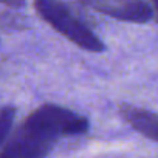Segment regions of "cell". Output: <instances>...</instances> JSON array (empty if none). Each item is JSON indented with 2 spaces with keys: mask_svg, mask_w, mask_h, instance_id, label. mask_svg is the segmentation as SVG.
Masks as SVG:
<instances>
[{
  "mask_svg": "<svg viewBox=\"0 0 158 158\" xmlns=\"http://www.w3.org/2000/svg\"><path fill=\"white\" fill-rule=\"evenodd\" d=\"M150 2H152V6L156 11V17H158V0H150Z\"/></svg>",
  "mask_w": 158,
  "mask_h": 158,
  "instance_id": "52a82bcc",
  "label": "cell"
},
{
  "mask_svg": "<svg viewBox=\"0 0 158 158\" xmlns=\"http://www.w3.org/2000/svg\"><path fill=\"white\" fill-rule=\"evenodd\" d=\"M3 6L13 8V10H20L27 5V0H2Z\"/></svg>",
  "mask_w": 158,
  "mask_h": 158,
  "instance_id": "8992f818",
  "label": "cell"
},
{
  "mask_svg": "<svg viewBox=\"0 0 158 158\" xmlns=\"http://www.w3.org/2000/svg\"><path fill=\"white\" fill-rule=\"evenodd\" d=\"M90 129L85 116L67 107L44 104L33 110L23 123L2 144V158H40L47 156L62 138L81 136Z\"/></svg>",
  "mask_w": 158,
  "mask_h": 158,
  "instance_id": "6da1fadb",
  "label": "cell"
},
{
  "mask_svg": "<svg viewBox=\"0 0 158 158\" xmlns=\"http://www.w3.org/2000/svg\"><path fill=\"white\" fill-rule=\"evenodd\" d=\"M82 5L121 22L147 23L153 17V6L146 0H79Z\"/></svg>",
  "mask_w": 158,
  "mask_h": 158,
  "instance_id": "3957f363",
  "label": "cell"
},
{
  "mask_svg": "<svg viewBox=\"0 0 158 158\" xmlns=\"http://www.w3.org/2000/svg\"><path fill=\"white\" fill-rule=\"evenodd\" d=\"M16 116V109L11 106H3L0 113V143L5 144L10 135L13 133V121Z\"/></svg>",
  "mask_w": 158,
  "mask_h": 158,
  "instance_id": "5b68a950",
  "label": "cell"
},
{
  "mask_svg": "<svg viewBox=\"0 0 158 158\" xmlns=\"http://www.w3.org/2000/svg\"><path fill=\"white\" fill-rule=\"evenodd\" d=\"M37 16L56 33L89 53H102L104 42L95 34L84 17L64 0H34Z\"/></svg>",
  "mask_w": 158,
  "mask_h": 158,
  "instance_id": "7a4b0ae2",
  "label": "cell"
},
{
  "mask_svg": "<svg viewBox=\"0 0 158 158\" xmlns=\"http://www.w3.org/2000/svg\"><path fill=\"white\" fill-rule=\"evenodd\" d=\"M119 115L143 136L158 143V113L130 104H123L119 106Z\"/></svg>",
  "mask_w": 158,
  "mask_h": 158,
  "instance_id": "277c9868",
  "label": "cell"
}]
</instances>
